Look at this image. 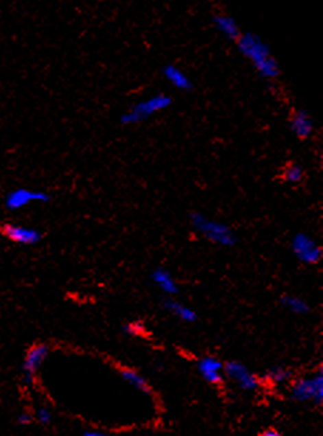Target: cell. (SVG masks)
Masks as SVG:
<instances>
[{
  "instance_id": "6da1fadb",
  "label": "cell",
  "mask_w": 323,
  "mask_h": 436,
  "mask_svg": "<svg viewBox=\"0 0 323 436\" xmlns=\"http://www.w3.org/2000/svg\"><path fill=\"white\" fill-rule=\"evenodd\" d=\"M237 47L246 60H250L262 79L275 80L279 78L280 67L271 53L270 45L254 32H242L237 41Z\"/></svg>"
},
{
  "instance_id": "7a4b0ae2",
  "label": "cell",
  "mask_w": 323,
  "mask_h": 436,
  "mask_svg": "<svg viewBox=\"0 0 323 436\" xmlns=\"http://www.w3.org/2000/svg\"><path fill=\"white\" fill-rule=\"evenodd\" d=\"M189 224L201 237L214 245H218V247H234L238 241L230 225L206 217L200 211H193L189 214Z\"/></svg>"
},
{
  "instance_id": "3957f363",
  "label": "cell",
  "mask_w": 323,
  "mask_h": 436,
  "mask_svg": "<svg viewBox=\"0 0 323 436\" xmlns=\"http://www.w3.org/2000/svg\"><path fill=\"white\" fill-rule=\"evenodd\" d=\"M171 104H173V99H171L165 93H158L151 96L149 99L141 100L136 104H132L125 113H123L120 122L124 126H134L140 124L149 117H153L158 113L167 110Z\"/></svg>"
},
{
  "instance_id": "277c9868",
  "label": "cell",
  "mask_w": 323,
  "mask_h": 436,
  "mask_svg": "<svg viewBox=\"0 0 323 436\" xmlns=\"http://www.w3.org/2000/svg\"><path fill=\"white\" fill-rule=\"evenodd\" d=\"M291 250L295 258L305 265H316L323 257L320 245L307 233H296L292 237Z\"/></svg>"
},
{
  "instance_id": "5b68a950",
  "label": "cell",
  "mask_w": 323,
  "mask_h": 436,
  "mask_svg": "<svg viewBox=\"0 0 323 436\" xmlns=\"http://www.w3.org/2000/svg\"><path fill=\"white\" fill-rule=\"evenodd\" d=\"M294 400L299 402L313 401L315 404H320L323 400V374L319 371L312 378L299 379L292 387Z\"/></svg>"
},
{
  "instance_id": "8992f818",
  "label": "cell",
  "mask_w": 323,
  "mask_h": 436,
  "mask_svg": "<svg viewBox=\"0 0 323 436\" xmlns=\"http://www.w3.org/2000/svg\"><path fill=\"white\" fill-rule=\"evenodd\" d=\"M50 201V196L40 190H30L26 187H21L12 190L5 198V207L9 211H17L21 208L30 205L32 203H47Z\"/></svg>"
},
{
  "instance_id": "52a82bcc",
  "label": "cell",
  "mask_w": 323,
  "mask_h": 436,
  "mask_svg": "<svg viewBox=\"0 0 323 436\" xmlns=\"http://www.w3.org/2000/svg\"><path fill=\"white\" fill-rule=\"evenodd\" d=\"M8 240H10L14 244L19 245H36L39 244L43 238V234L40 230L32 229V227L21 225V224H13V222H6L0 229Z\"/></svg>"
},
{
  "instance_id": "ba28073f",
  "label": "cell",
  "mask_w": 323,
  "mask_h": 436,
  "mask_svg": "<svg viewBox=\"0 0 323 436\" xmlns=\"http://www.w3.org/2000/svg\"><path fill=\"white\" fill-rule=\"evenodd\" d=\"M289 126L292 133L299 140H308L315 133V122L309 115V111H307L305 108H298L292 113Z\"/></svg>"
},
{
  "instance_id": "9c48e42d",
  "label": "cell",
  "mask_w": 323,
  "mask_h": 436,
  "mask_svg": "<svg viewBox=\"0 0 323 436\" xmlns=\"http://www.w3.org/2000/svg\"><path fill=\"white\" fill-rule=\"evenodd\" d=\"M49 355V348L46 345H34L26 355L23 364V381L25 384H32L36 372L39 371L42 364Z\"/></svg>"
},
{
  "instance_id": "30bf717a",
  "label": "cell",
  "mask_w": 323,
  "mask_h": 436,
  "mask_svg": "<svg viewBox=\"0 0 323 436\" xmlns=\"http://www.w3.org/2000/svg\"><path fill=\"white\" fill-rule=\"evenodd\" d=\"M225 371H226V375L230 376L232 381H235L245 391H254L259 385L256 376L254 374H251L248 371V368L239 363H235V361L228 363L225 367Z\"/></svg>"
},
{
  "instance_id": "8fae6325",
  "label": "cell",
  "mask_w": 323,
  "mask_h": 436,
  "mask_svg": "<svg viewBox=\"0 0 323 436\" xmlns=\"http://www.w3.org/2000/svg\"><path fill=\"white\" fill-rule=\"evenodd\" d=\"M164 79L180 91H191L194 84L189 76L176 65H165L161 70Z\"/></svg>"
},
{
  "instance_id": "7c38bea8",
  "label": "cell",
  "mask_w": 323,
  "mask_h": 436,
  "mask_svg": "<svg viewBox=\"0 0 323 436\" xmlns=\"http://www.w3.org/2000/svg\"><path fill=\"white\" fill-rule=\"evenodd\" d=\"M213 23L226 41L237 42L242 34L238 22L230 14H215L213 17Z\"/></svg>"
},
{
  "instance_id": "4fadbf2b",
  "label": "cell",
  "mask_w": 323,
  "mask_h": 436,
  "mask_svg": "<svg viewBox=\"0 0 323 436\" xmlns=\"http://www.w3.org/2000/svg\"><path fill=\"white\" fill-rule=\"evenodd\" d=\"M198 369L205 381H208L210 384L221 382L224 367L217 358H213V356L202 358L198 364Z\"/></svg>"
},
{
  "instance_id": "5bb4252c",
  "label": "cell",
  "mask_w": 323,
  "mask_h": 436,
  "mask_svg": "<svg viewBox=\"0 0 323 436\" xmlns=\"http://www.w3.org/2000/svg\"><path fill=\"white\" fill-rule=\"evenodd\" d=\"M151 281L167 295H176L178 292V286L173 274L163 267H157L153 270V273H151Z\"/></svg>"
},
{
  "instance_id": "9a60e30c",
  "label": "cell",
  "mask_w": 323,
  "mask_h": 436,
  "mask_svg": "<svg viewBox=\"0 0 323 436\" xmlns=\"http://www.w3.org/2000/svg\"><path fill=\"white\" fill-rule=\"evenodd\" d=\"M164 307L173 314L177 318H180L184 322H194L197 321V312L194 310H191L189 307H187L182 302L174 301V299H167Z\"/></svg>"
},
{
  "instance_id": "2e32d148",
  "label": "cell",
  "mask_w": 323,
  "mask_h": 436,
  "mask_svg": "<svg viewBox=\"0 0 323 436\" xmlns=\"http://www.w3.org/2000/svg\"><path fill=\"white\" fill-rule=\"evenodd\" d=\"M280 302L282 304L287 307L289 311L295 312V314H299V315H303V314H308L309 312V306L307 304L305 299H302L299 297H295V295H283L280 298Z\"/></svg>"
},
{
  "instance_id": "e0dca14e",
  "label": "cell",
  "mask_w": 323,
  "mask_h": 436,
  "mask_svg": "<svg viewBox=\"0 0 323 436\" xmlns=\"http://www.w3.org/2000/svg\"><path fill=\"white\" fill-rule=\"evenodd\" d=\"M305 177V170L298 163H291L282 172V179L288 184H299Z\"/></svg>"
},
{
  "instance_id": "ac0fdd59",
  "label": "cell",
  "mask_w": 323,
  "mask_h": 436,
  "mask_svg": "<svg viewBox=\"0 0 323 436\" xmlns=\"http://www.w3.org/2000/svg\"><path fill=\"white\" fill-rule=\"evenodd\" d=\"M121 375L124 378V381H127L131 387H134L136 389L144 392V393H149V388H148V384L145 379L137 374L136 371H131V369H123L121 371Z\"/></svg>"
},
{
  "instance_id": "d6986e66",
  "label": "cell",
  "mask_w": 323,
  "mask_h": 436,
  "mask_svg": "<svg viewBox=\"0 0 323 436\" xmlns=\"http://www.w3.org/2000/svg\"><path fill=\"white\" fill-rule=\"evenodd\" d=\"M289 378V372L287 369H282V368H275L270 372V379L276 384L279 382H283L287 381V379Z\"/></svg>"
},
{
  "instance_id": "ffe728a7",
  "label": "cell",
  "mask_w": 323,
  "mask_h": 436,
  "mask_svg": "<svg viewBox=\"0 0 323 436\" xmlns=\"http://www.w3.org/2000/svg\"><path fill=\"white\" fill-rule=\"evenodd\" d=\"M36 418L40 424H49L50 420H51V412L46 406H42V408L37 409Z\"/></svg>"
},
{
  "instance_id": "44dd1931",
  "label": "cell",
  "mask_w": 323,
  "mask_h": 436,
  "mask_svg": "<svg viewBox=\"0 0 323 436\" xmlns=\"http://www.w3.org/2000/svg\"><path fill=\"white\" fill-rule=\"evenodd\" d=\"M124 331L130 335H140L144 332V327L143 324H140V322H131V324L124 327Z\"/></svg>"
},
{
  "instance_id": "7402d4cb",
  "label": "cell",
  "mask_w": 323,
  "mask_h": 436,
  "mask_svg": "<svg viewBox=\"0 0 323 436\" xmlns=\"http://www.w3.org/2000/svg\"><path fill=\"white\" fill-rule=\"evenodd\" d=\"M32 422V416L29 413H22L21 416H19V424L22 425H27Z\"/></svg>"
},
{
  "instance_id": "603a6c76",
  "label": "cell",
  "mask_w": 323,
  "mask_h": 436,
  "mask_svg": "<svg viewBox=\"0 0 323 436\" xmlns=\"http://www.w3.org/2000/svg\"><path fill=\"white\" fill-rule=\"evenodd\" d=\"M84 436H106L104 433H101L100 431H94V429H91V431H87L86 433H84Z\"/></svg>"
},
{
  "instance_id": "cb8c5ba5",
  "label": "cell",
  "mask_w": 323,
  "mask_h": 436,
  "mask_svg": "<svg viewBox=\"0 0 323 436\" xmlns=\"http://www.w3.org/2000/svg\"><path fill=\"white\" fill-rule=\"evenodd\" d=\"M261 436H282L279 432H276V431H267V432H263Z\"/></svg>"
}]
</instances>
